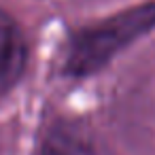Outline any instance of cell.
I'll return each mask as SVG.
<instances>
[{
    "label": "cell",
    "instance_id": "1",
    "mask_svg": "<svg viewBox=\"0 0 155 155\" xmlns=\"http://www.w3.org/2000/svg\"><path fill=\"white\" fill-rule=\"evenodd\" d=\"M155 26V5L134 7L96 26L83 28L70 41L66 53V72L74 77L91 74L102 68L117 51L134 43Z\"/></svg>",
    "mask_w": 155,
    "mask_h": 155
},
{
    "label": "cell",
    "instance_id": "2",
    "mask_svg": "<svg viewBox=\"0 0 155 155\" xmlns=\"http://www.w3.org/2000/svg\"><path fill=\"white\" fill-rule=\"evenodd\" d=\"M26 41L17 21L0 11V96L9 91L26 68Z\"/></svg>",
    "mask_w": 155,
    "mask_h": 155
},
{
    "label": "cell",
    "instance_id": "3",
    "mask_svg": "<svg viewBox=\"0 0 155 155\" xmlns=\"http://www.w3.org/2000/svg\"><path fill=\"white\" fill-rule=\"evenodd\" d=\"M43 155H108V153L100 144H96L89 136L77 132L74 127H55L43 144Z\"/></svg>",
    "mask_w": 155,
    "mask_h": 155
}]
</instances>
